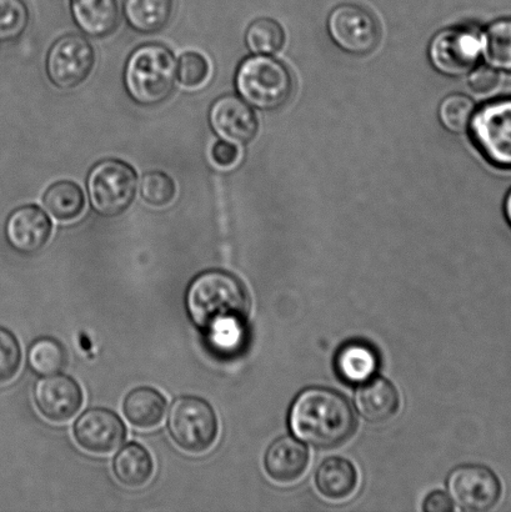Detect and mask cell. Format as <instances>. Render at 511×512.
Listing matches in <instances>:
<instances>
[{"label": "cell", "mask_w": 511, "mask_h": 512, "mask_svg": "<svg viewBox=\"0 0 511 512\" xmlns=\"http://www.w3.org/2000/svg\"><path fill=\"white\" fill-rule=\"evenodd\" d=\"M248 295L242 281L224 270H208L190 283L185 305L217 353H233L245 339Z\"/></svg>", "instance_id": "1"}, {"label": "cell", "mask_w": 511, "mask_h": 512, "mask_svg": "<svg viewBox=\"0 0 511 512\" xmlns=\"http://www.w3.org/2000/svg\"><path fill=\"white\" fill-rule=\"evenodd\" d=\"M289 424L295 436L319 449L347 443L357 425L348 400L327 388L302 391L290 409Z\"/></svg>", "instance_id": "2"}, {"label": "cell", "mask_w": 511, "mask_h": 512, "mask_svg": "<svg viewBox=\"0 0 511 512\" xmlns=\"http://www.w3.org/2000/svg\"><path fill=\"white\" fill-rule=\"evenodd\" d=\"M177 78V59L163 44L140 45L125 64V89L129 97L143 107H154L167 100L173 93Z\"/></svg>", "instance_id": "3"}, {"label": "cell", "mask_w": 511, "mask_h": 512, "mask_svg": "<svg viewBox=\"0 0 511 512\" xmlns=\"http://www.w3.org/2000/svg\"><path fill=\"white\" fill-rule=\"evenodd\" d=\"M293 78L279 60L269 55H253L240 63L235 88L250 107L275 110L283 107L293 93Z\"/></svg>", "instance_id": "4"}, {"label": "cell", "mask_w": 511, "mask_h": 512, "mask_svg": "<svg viewBox=\"0 0 511 512\" xmlns=\"http://www.w3.org/2000/svg\"><path fill=\"white\" fill-rule=\"evenodd\" d=\"M90 204L102 217L114 218L133 204L138 189L137 172L128 163L107 159L94 165L87 179Z\"/></svg>", "instance_id": "5"}, {"label": "cell", "mask_w": 511, "mask_h": 512, "mask_svg": "<svg viewBox=\"0 0 511 512\" xmlns=\"http://www.w3.org/2000/svg\"><path fill=\"white\" fill-rule=\"evenodd\" d=\"M169 434L185 453L203 454L218 438L219 423L208 401L182 396L174 401L168 418Z\"/></svg>", "instance_id": "6"}, {"label": "cell", "mask_w": 511, "mask_h": 512, "mask_svg": "<svg viewBox=\"0 0 511 512\" xmlns=\"http://www.w3.org/2000/svg\"><path fill=\"white\" fill-rule=\"evenodd\" d=\"M470 134L489 164L511 170V97L494 99L474 112Z\"/></svg>", "instance_id": "7"}, {"label": "cell", "mask_w": 511, "mask_h": 512, "mask_svg": "<svg viewBox=\"0 0 511 512\" xmlns=\"http://www.w3.org/2000/svg\"><path fill=\"white\" fill-rule=\"evenodd\" d=\"M483 55L482 32L473 25L443 30L430 43L429 57L434 68L449 77L472 72Z\"/></svg>", "instance_id": "8"}, {"label": "cell", "mask_w": 511, "mask_h": 512, "mask_svg": "<svg viewBox=\"0 0 511 512\" xmlns=\"http://www.w3.org/2000/svg\"><path fill=\"white\" fill-rule=\"evenodd\" d=\"M95 64L93 45L80 34H65L49 49L47 74L55 87L70 90L90 77Z\"/></svg>", "instance_id": "9"}, {"label": "cell", "mask_w": 511, "mask_h": 512, "mask_svg": "<svg viewBox=\"0 0 511 512\" xmlns=\"http://www.w3.org/2000/svg\"><path fill=\"white\" fill-rule=\"evenodd\" d=\"M328 30L333 42L354 55L372 53L380 40L374 15L357 4H342L329 15Z\"/></svg>", "instance_id": "10"}, {"label": "cell", "mask_w": 511, "mask_h": 512, "mask_svg": "<svg viewBox=\"0 0 511 512\" xmlns=\"http://www.w3.org/2000/svg\"><path fill=\"white\" fill-rule=\"evenodd\" d=\"M447 486L450 498L464 511L492 510L502 498L498 476L483 465L459 466L450 473Z\"/></svg>", "instance_id": "11"}, {"label": "cell", "mask_w": 511, "mask_h": 512, "mask_svg": "<svg viewBox=\"0 0 511 512\" xmlns=\"http://www.w3.org/2000/svg\"><path fill=\"white\" fill-rule=\"evenodd\" d=\"M73 433L80 448L88 453L110 454L124 443L127 429L113 411L98 408L80 415Z\"/></svg>", "instance_id": "12"}, {"label": "cell", "mask_w": 511, "mask_h": 512, "mask_svg": "<svg viewBox=\"0 0 511 512\" xmlns=\"http://www.w3.org/2000/svg\"><path fill=\"white\" fill-rule=\"evenodd\" d=\"M209 123L220 139L238 145L252 142L259 129L252 107L232 94L215 100L210 108Z\"/></svg>", "instance_id": "13"}, {"label": "cell", "mask_w": 511, "mask_h": 512, "mask_svg": "<svg viewBox=\"0 0 511 512\" xmlns=\"http://www.w3.org/2000/svg\"><path fill=\"white\" fill-rule=\"evenodd\" d=\"M34 401L45 419L65 423L82 408L83 391L77 381L67 375H49L35 385Z\"/></svg>", "instance_id": "14"}, {"label": "cell", "mask_w": 511, "mask_h": 512, "mask_svg": "<svg viewBox=\"0 0 511 512\" xmlns=\"http://www.w3.org/2000/svg\"><path fill=\"white\" fill-rule=\"evenodd\" d=\"M53 225L37 205H24L9 215L5 237L15 250L24 254L39 252L49 242Z\"/></svg>", "instance_id": "15"}, {"label": "cell", "mask_w": 511, "mask_h": 512, "mask_svg": "<svg viewBox=\"0 0 511 512\" xmlns=\"http://www.w3.org/2000/svg\"><path fill=\"white\" fill-rule=\"evenodd\" d=\"M309 465V451L298 440L285 436L269 446L265 470L279 484H292L302 478Z\"/></svg>", "instance_id": "16"}, {"label": "cell", "mask_w": 511, "mask_h": 512, "mask_svg": "<svg viewBox=\"0 0 511 512\" xmlns=\"http://www.w3.org/2000/svg\"><path fill=\"white\" fill-rule=\"evenodd\" d=\"M355 406L369 423L383 424L398 414L400 398L390 381L374 378L360 386L355 393Z\"/></svg>", "instance_id": "17"}, {"label": "cell", "mask_w": 511, "mask_h": 512, "mask_svg": "<svg viewBox=\"0 0 511 512\" xmlns=\"http://www.w3.org/2000/svg\"><path fill=\"white\" fill-rule=\"evenodd\" d=\"M75 24L92 38H105L117 30L119 5L117 0H72Z\"/></svg>", "instance_id": "18"}, {"label": "cell", "mask_w": 511, "mask_h": 512, "mask_svg": "<svg viewBox=\"0 0 511 512\" xmlns=\"http://www.w3.org/2000/svg\"><path fill=\"white\" fill-rule=\"evenodd\" d=\"M378 366L377 351L363 341H350L335 356V370L348 384H363L372 379Z\"/></svg>", "instance_id": "19"}, {"label": "cell", "mask_w": 511, "mask_h": 512, "mask_svg": "<svg viewBox=\"0 0 511 512\" xmlns=\"http://www.w3.org/2000/svg\"><path fill=\"white\" fill-rule=\"evenodd\" d=\"M315 484L325 499L347 500L358 485V474L354 465L342 458H330L319 466Z\"/></svg>", "instance_id": "20"}, {"label": "cell", "mask_w": 511, "mask_h": 512, "mask_svg": "<svg viewBox=\"0 0 511 512\" xmlns=\"http://www.w3.org/2000/svg\"><path fill=\"white\" fill-rule=\"evenodd\" d=\"M123 411L129 423L139 429H153L162 423L167 413V400L158 390L138 388L127 395Z\"/></svg>", "instance_id": "21"}, {"label": "cell", "mask_w": 511, "mask_h": 512, "mask_svg": "<svg viewBox=\"0 0 511 512\" xmlns=\"http://www.w3.org/2000/svg\"><path fill=\"white\" fill-rule=\"evenodd\" d=\"M115 478L127 488L138 489L153 478L154 463L149 451L137 443L125 445L113 461Z\"/></svg>", "instance_id": "22"}, {"label": "cell", "mask_w": 511, "mask_h": 512, "mask_svg": "<svg viewBox=\"0 0 511 512\" xmlns=\"http://www.w3.org/2000/svg\"><path fill=\"white\" fill-rule=\"evenodd\" d=\"M174 0H125L124 15L134 30L143 34L162 32L173 17Z\"/></svg>", "instance_id": "23"}, {"label": "cell", "mask_w": 511, "mask_h": 512, "mask_svg": "<svg viewBox=\"0 0 511 512\" xmlns=\"http://www.w3.org/2000/svg\"><path fill=\"white\" fill-rule=\"evenodd\" d=\"M43 204L47 212L59 222H72L84 212L85 197L78 184L60 180L47 189Z\"/></svg>", "instance_id": "24"}, {"label": "cell", "mask_w": 511, "mask_h": 512, "mask_svg": "<svg viewBox=\"0 0 511 512\" xmlns=\"http://www.w3.org/2000/svg\"><path fill=\"white\" fill-rule=\"evenodd\" d=\"M482 38L483 55L490 67L511 74V18L490 24Z\"/></svg>", "instance_id": "25"}, {"label": "cell", "mask_w": 511, "mask_h": 512, "mask_svg": "<svg viewBox=\"0 0 511 512\" xmlns=\"http://www.w3.org/2000/svg\"><path fill=\"white\" fill-rule=\"evenodd\" d=\"M28 363L35 374L40 376L55 375L67 366V350L58 340L42 338L30 346Z\"/></svg>", "instance_id": "26"}, {"label": "cell", "mask_w": 511, "mask_h": 512, "mask_svg": "<svg viewBox=\"0 0 511 512\" xmlns=\"http://www.w3.org/2000/svg\"><path fill=\"white\" fill-rule=\"evenodd\" d=\"M285 34L278 22L273 19L263 18L255 20L245 34L250 52L260 55H272L283 49Z\"/></svg>", "instance_id": "27"}, {"label": "cell", "mask_w": 511, "mask_h": 512, "mask_svg": "<svg viewBox=\"0 0 511 512\" xmlns=\"http://www.w3.org/2000/svg\"><path fill=\"white\" fill-rule=\"evenodd\" d=\"M474 115V103L464 94L449 95L439 108V117L445 128L463 133L469 128Z\"/></svg>", "instance_id": "28"}, {"label": "cell", "mask_w": 511, "mask_h": 512, "mask_svg": "<svg viewBox=\"0 0 511 512\" xmlns=\"http://www.w3.org/2000/svg\"><path fill=\"white\" fill-rule=\"evenodd\" d=\"M29 20L24 0H0V42L18 39L28 28Z\"/></svg>", "instance_id": "29"}, {"label": "cell", "mask_w": 511, "mask_h": 512, "mask_svg": "<svg viewBox=\"0 0 511 512\" xmlns=\"http://www.w3.org/2000/svg\"><path fill=\"white\" fill-rule=\"evenodd\" d=\"M177 188L172 178L160 170H153L143 175L140 180V195L153 207L162 208L173 202Z\"/></svg>", "instance_id": "30"}, {"label": "cell", "mask_w": 511, "mask_h": 512, "mask_svg": "<svg viewBox=\"0 0 511 512\" xmlns=\"http://www.w3.org/2000/svg\"><path fill=\"white\" fill-rule=\"evenodd\" d=\"M22 365V348L9 330L0 328V385L10 383Z\"/></svg>", "instance_id": "31"}, {"label": "cell", "mask_w": 511, "mask_h": 512, "mask_svg": "<svg viewBox=\"0 0 511 512\" xmlns=\"http://www.w3.org/2000/svg\"><path fill=\"white\" fill-rule=\"evenodd\" d=\"M210 67L207 58L197 52L184 53L178 63V79L187 88H198L207 82Z\"/></svg>", "instance_id": "32"}, {"label": "cell", "mask_w": 511, "mask_h": 512, "mask_svg": "<svg viewBox=\"0 0 511 512\" xmlns=\"http://www.w3.org/2000/svg\"><path fill=\"white\" fill-rule=\"evenodd\" d=\"M500 75L497 69L490 65L475 67L469 75L468 85L472 92L478 95H487L498 88Z\"/></svg>", "instance_id": "33"}, {"label": "cell", "mask_w": 511, "mask_h": 512, "mask_svg": "<svg viewBox=\"0 0 511 512\" xmlns=\"http://www.w3.org/2000/svg\"><path fill=\"white\" fill-rule=\"evenodd\" d=\"M239 155L237 145L227 142V140H219L212 148V159L218 167H233L238 162Z\"/></svg>", "instance_id": "34"}, {"label": "cell", "mask_w": 511, "mask_h": 512, "mask_svg": "<svg viewBox=\"0 0 511 512\" xmlns=\"http://www.w3.org/2000/svg\"><path fill=\"white\" fill-rule=\"evenodd\" d=\"M453 509V500L443 491H434L425 499L423 505V510L427 512H449Z\"/></svg>", "instance_id": "35"}, {"label": "cell", "mask_w": 511, "mask_h": 512, "mask_svg": "<svg viewBox=\"0 0 511 512\" xmlns=\"http://www.w3.org/2000/svg\"><path fill=\"white\" fill-rule=\"evenodd\" d=\"M504 214L505 218H507L508 223L511 227V189L510 192L507 194V197H505Z\"/></svg>", "instance_id": "36"}]
</instances>
